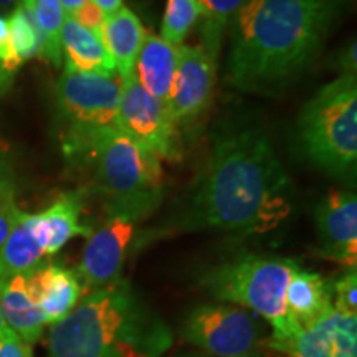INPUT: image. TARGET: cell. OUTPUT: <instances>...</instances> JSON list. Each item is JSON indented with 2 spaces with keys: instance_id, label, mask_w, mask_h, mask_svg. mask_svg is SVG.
<instances>
[{
  "instance_id": "obj_16",
  "label": "cell",
  "mask_w": 357,
  "mask_h": 357,
  "mask_svg": "<svg viewBox=\"0 0 357 357\" xmlns=\"http://www.w3.org/2000/svg\"><path fill=\"white\" fill-rule=\"evenodd\" d=\"M60 40L61 56L65 58V70L79 71V73L118 71L101 37L79 25L73 17L65 15Z\"/></svg>"
},
{
  "instance_id": "obj_26",
  "label": "cell",
  "mask_w": 357,
  "mask_h": 357,
  "mask_svg": "<svg viewBox=\"0 0 357 357\" xmlns=\"http://www.w3.org/2000/svg\"><path fill=\"white\" fill-rule=\"evenodd\" d=\"M333 307L342 314L357 316V273L356 268H347L344 275L331 281Z\"/></svg>"
},
{
  "instance_id": "obj_36",
  "label": "cell",
  "mask_w": 357,
  "mask_h": 357,
  "mask_svg": "<svg viewBox=\"0 0 357 357\" xmlns=\"http://www.w3.org/2000/svg\"><path fill=\"white\" fill-rule=\"evenodd\" d=\"M24 2V8L26 12L32 13L33 12V6H35V0H22Z\"/></svg>"
},
{
  "instance_id": "obj_34",
  "label": "cell",
  "mask_w": 357,
  "mask_h": 357,
  "mask_svg": "<svg viewBox=\"0 0 357 357\" xmlns=\"http://www.w3.org/2000/svg\"><path fill=\"white\" fill-rule=\"evenodd\" d=\"M19 6V0H0V8L2 10H13Z\"/></svg>"
},
{
  "instance_id": "obj_32",
  "label": "cell",
  "mask_w": 357,
  "mask_h": 357,
  "mask_svg": "<svg viewBox=\"0 0 357 357\" xmlns=\"http://www.w3.org/2000/svg\"><path fill=\"white\" fill-rule=\"evenodd\" d=\"M91 2L95 3L98 8H100L105 17L113 15V13L121 10V8L124 7L123 0H91Z\"/></svg>"
},
{
  "instance_id": "obj_27",
  "label": "cell",
  "mask_w": 357,
  "mask_h": 357,
  "mask_svg": "<svg viewBox=\"0 0 357 357\" xmlns=\"http://www.w3.org/2000/svg\"><path fill=\"white\" fill-rule=\"evenodd\" d=\"M22 65H24L22 60L12 50L7 19L0 15V88L8 86L13 75Z\"/></svg>"
},
{
  "instance_id": "obj_8",
  "label": "cell",
  "mask_w": 357,
  "mask_h": 357,
  "mask_svg": "<svg viewBox=\"0 0 357 357\" xmlns=\"http://www.w3.org/2000/svg\"><path fill=\"white\" fill-rule=\"evenodd\" d=\"M187 342L215 357H261L265 329L255 316L230 305H199L181 324Z\"/></svg>"
},
{
  "instance_id": "obj_31",
  "label": "cell",
  "mask_w": 357,
  "mask_h": 357,
  "mask_svg": "<svg viewBox=\"0 0 357 357\" xmlns=\"http://www.w3.org/2000/svg\"><path fill=\"white\" fill-rule=\"evenodd\" d=\"M8 194H15V174L10 158L0 147V197Z\"/></svg>"
},
{
  "instance_id": "obj_28",
  "label": "cell",
  "mask_w": 357,
  "mask_h": 357,
  "mask_svg": "<svg viewBox=\"0 0 357 357\" xmlns=\"http://www.w3.org/2000/svg\"><path fill=\"white\" fill-rule=\"evenodd\" d=\"M22 211L15 204V194H8L0 197V248L6 243L15 223L19 222Z\"/></svg>"
},
{
  "instance_id": "obj_24",
  "label": "cell",
  "mask_w": 357,
  "mask_h": 357,
  "mask_svg": "<svg viewBox=\"0 0 357 357\" xmlns=\"http://www.w3.org/2000/svg\"><path fill=\"white\" fill-rule=\"evenodd\" d=\"M202 8L199 0H167L166 12L160 25V35L167 43L181 45L184 42L190 29L197 24Z\"/></svg>"
},
{
  "instance_id": "obj_2",
  "label": "cell",
  "mask_w": 357,
  "mask_h": 357,
  "mask_svg": "<svg viewBox=\"0 0 357 357\" xmlns=\"http://www.w3.org/2000/svg\"><path fill=\"white\" fill-rule=\"evenodd\" d=\"M339 0H243L231 20L227 82L273 93L301 73L334 24Z\"/></svg>"
},
{
  "instance_id": "obj_12",
  "label": "cell",
  "mask_w": 357,
  "mask_h": 357,
  "mask_svg": "<svg viewBox=\"0 0 357 357\" xmlns=\"http://www.w3.org/2000/svg\"><path fill=\"white\" fill-rule=\"evenodd\" d=\"M321 257L356 268L357 197L352 192H331L314 211Z\"/></svg>"
},
{
  "instance_id": "obj_9",
  "label": "cell",
  "mask_w": 357,
  "mask_h": 357,
  "mask_svg": "<svg viewBox=\"0 0 357 357\" xmlns=\"http://www.w3.org/2000/svg\"><path fill=\"white\" fill-rule=\"evenodd\" d=\"M119 129L162 160H178L182 155L181 136L167 101L146 91L134 73L121 75Z\"/></svg>"
},
{
  "instance_id": "obj_35",
  "label": "cell",
  "mask_w": 357,
  "mask_h": 357,
  "mask_svg": "<svg viewBox=\"0 0 357 357\" xmlns=\"http://www.w3.org/2000/svg\"><path fill=\"white\" fill-rule=\"evenodd\" d=\"M2 284H3V280L0 278V331L6 328V321H3V312H2Z\"/></svg>"
},
{
  "instance_id": "obj_18",
  "label": "cell",
  "mask_w": 357,
  "mask_h": 357,
  "mask_svg": "<svg viewBox=\"0 0 357 357\" xmlns=\"http://www.w3.org/2000/svg\"><path fill=\"white\" fill-rule=\"evenodd\" d=\"M176 63L177 48L158 35L146 33L132 73L149 95L158 100L169 101L174 75H176Z\"/></svg>"
},
{
  "instance_id": "obj_11",
  "label": "cell",
  "mask_w": 357,
  "mask_h": 357,
  "mask_svg": "<svg viewBox=\"0 0 357 357\" xmlns=\"http://www.w3.org/2000/svg\"><path fill=\"white\" fill-rule=\"evenodd\" d=\"M215 60L202 47H178L176 75L169 96V109L174 121L189 124L211 105L215 86Z\"/></svg>"
},
{
  "instance_id": "obj_25",
  "label": "cell",
  "mask_w": 357,
  "mask_h": 357,
  "mask_svg": "<svg viewBox=\"0 0 357 357\" xmlns=\"http://www.w3.org/2000/svg\"><path fill=\"white\" fill-rule=\"evenodd\" d=\"M7 24L12 50L20 58L22 63L29 58L40 55V33L32 13L26 12L24 6L19 3L12 10Z\"/></svg>"
},
{
  "instance_id": "obj_3",
  "label": "cell",
  "mask_w": 357,
  "mask_h": 357,
  "mask_svg": "<svg viewBox=\"0 0 357 357\" xmlns=\"http://www.w3.org/2000/svg\"><path fill=\"white\" fill-rule=\"evenodd\" d=\"M172 342L169 326L119 278L52 326L48 357H162Z\"/></svg>"
},
{
  "instance_id": "obj_29",
  "label": "cell",
  "mask_w": 357,
  "mask_h": 357,
  "mask_svg": "<svg viewBox=\"0 0 357 357\" xmlns=\"http://www.w3.org/2000/svg\"><path fill=\"white\" fill-rule=\"evenodd\" d=\"M0 357H33L32 346L6 326L0 331Z\"/></svg>"
},
{
  "instance_id": "obj_15",
  "label": "cell",
  "mask_w": 357,
  "mask_h": 357,
  "mask_svg": "<svg viewBox=\"0 0 357 357\" xmlns=\"http://www.w3.org/2000/svg\"><path fill=\"white\" fill-rule=\"evenodd\" d=\"M2 312L7 328L30 346L42 337L47 323L30 288L29 273L3 280Z\"/></svg>"
},
{
  "instance_id": "obj_17",
  "label": "cell",
  "mask_w": 357,
  "mask_h": 357,
  "mask_svg": "<svg viewBox=\"0 0 357 357\" xmlns=\"http://www.w3.org/2000/svg\"><path fill=\"white\" fill-rule=\"evenodd\" d=\"M287 311L303 328L316 324L333 307L331 281L296 266L287 288Z\"/></svg>"
},
{
  "instance_id": "obj_7",
  "label": "cell",
  "mask_w": 357,
  "mask_h": 357,
  "mask_svg": "<svg viewBox=\"0 0 357 357\" xmlns=\"http://www.w3.org/2000/svg\"><path fill=\"white\" fill-rule=\"evenodd\" d=\"M121 75L65 70L56 84V101L65 123V154L84 162L98 141L119 129Z\"/></svg>"
},
{
  "instance_id": "obj_13",
  "label": "cell",
  "mask_w": 357,
  "mask_h": 357,
  "mask_svg": "<svg viewBox=\"0 0 357 357\" xmlns=\"http://www.w3.org/2000/svg\"><path fill=\"white\" fill-rule=\"evenodd\" d=\"M29 283L45 323L52 326L63 319L83 296L77 271L53 263H43L29 273Z\"/></svg>"
},
{
  "instance_id": "obj_30",
  "label": "cell",
  "mask_w": 357,
  "mask_h": 357,
  "mask_svg": "<svg viewBox=\"0 0 357 357\" xmlns=\"http://www.w3.org/2000/svg\"><path fill=\"white\" fill-rule=\"evenodd\" d=\"M71 17H73L79 25H83L84 29H88L89 32H93L95 35H98V37H101L105 15H102V12L91 2V0H88V2Z\"/></svg>"
},
{
  "instance_id": "obj_1",
  "label": "cell",
  "mask_w": 357,
  "mask_h": 357,
  "mask_svg": "<svg viewBox=\"0 0 357 357\" xmlns=\"http://www.w3.org/2000/svg\"><path fill=\"white\" fill-rule=\"evenodd\" d=\"M291 208V182L270 137L258 128L217 137L207 166L171 222L177 231L263 234Z\"/></svg>"
},
{
  "instance_id": "obj_37",
  "label": "cell",
  "mask_w": 357,
  "mask_h": 357,
  "mask_svg": "<svg viewBox=\"0 0 357 357\" xmlns=\"http://www.w3.org/2000/svg\"><path fill=\"white\" fill-rule=\"evenodd\" d=\"M333 357H357V354H352V352H344V351H334Z\"/></svg>"
},
{
  "instance_id": "obj_5",
  "label": "cell",
  "mask_w": 357,
  "mask_h": 357,
  "mask_svg": "<svg viewBox=\"0 0 357 357\" xmlns=\"http://www.w3.org/2000/svg\"><path fill=\"white\" fill-rule=\"evenodd\" d=\"M296 261L273 255H243L222 263L204 275L202 284L218 301L234 303L261 316L271 326L275 341L303 328L287 311V288Z\"/></svg>"
},
{
  "instance_id": "obj_22",
  "label": "cell",
  "mask_w": 357,
  "mask_h": 357,
  "mask_svg": "<svg viewBox=\"0 0 357 357\" xmlns=\"http://www.w3.org/2000/svg\"><path fill=\"white\" fill-rule=\"evenodd\" d=\"M199 2L202 8V15H200L202 48L208 56L217 60L223 35L234 20L235 13L242 7L243 0H199Z\"/></svg>"
},
{
  "instance_id": "obj_6",
  "label": "cell",
  "mask_w": 357,
  "mask_h": 357,
  "mask_svg": "<svg viewBox=\"0 0 357 357\" xmlns=\"http://www.w3.org/2000/svg\"><path fill=\"white\" fill-rule=\"evenodd\" d=\"M300 144L312 164L334 176L351 174L357 160V83L342 73L307 102L300 118Z\"/></svg>"
},
{
  "instance_id": "obj_33",
  "label": "cell",
  "mask_w": 357,
  "mask_h": 357,
  "mask_svg": "<svg viewBox=\"0 0 357 357\" xmlns=\"http://www.w3.org/2000/svg\"><path fill=\"white\" fill-rule=\"evenodd\" d=\"M88 0H60L61 7H63V10L66 15H73V13H77L79 8H82L84 3H86Z\"/></svg>"
},
{
  "instance_id": "obj_23",
  "label": "cell",
  "mask_w": 357,
  "mask_h": 357,
  "mask_svg": "<svg viewBox=\"0 0 357 357\" xmlns=\"http://www.w3.org/2000/svg\"><path fill=\"white\" fill-rule=\"evenodd\" d=\"M266 347L288 357H333L334 346L329 333L321 323H316L287 339H266Z\"/></svg>"
},
{
  "instance_id": "obj_4",
  "label": "cell",
  "mask_w": 357,
  "mask_h": 357,
  "mask_svg": "<svg viewBox=\"0 0 357 357\" xmlns=\"http://www.w3.org/2000/svg\"><path fill=\"white\" fill-rule=\"evenodd\" d=\"M84 162L93 166L96 192L108 213H123L141 222L160 204V159L121 129L98 141Z\"/></svg>"
},
{
  "instance_id": "obj_21",
  "label": "cell",
  "mask_w": 357,
  "mask_h": 357,
  "mask_svg": "<svg viewBox=\"0 0 357 357\" xmlns=\"http://www.w3.org/2000/svg\"><path fill=\"white\" fill-rule=\"evenodd\" d=\"M33 20L40 33V55L60 68L61 60V26L65 22V10L60 0H35Z\"/></svg>"
},
{
  "instance_id": "obj_19",
  "label": "cell",
  "mask_w": 357,
  "mask_h": 357,
  "mask_svg": "<svg viewBox=\"0 0 357 357\" xmlns=\"http://www.w3.org/2000/svg\"><path fill=\"white\" fill-rule=\"evenodd\" d=\"M144 38V26L131 8L123 7L113 15L105 17L101 40L113 58L119 75L132 73L137 53L141 50Z\"/></svg>"
},
{
  "instance_id": "obj_20",
  "label": "cell",
  "mask_w": 357,
  "mask_h": 357,
  "mask_svg": "<svg viewBox=\"0 0 357 357\" xmlns=\"http://www.w3.org/2000/svg\"><path fill=\"white\" fill-rule=\"evenodd\" d=\"M45 257L47 255L33 230V215L22 212L19 222L0 248V278L32 273L43 265Z\"/></svg>"
},
{
  "instance_id": "obj_10",
  "label": "cell",
  "mask_w": 357,
  "mask_h": 357,
  "mask_svg": "<svg viewBox=\"0 0 357 357\" xmlns=\"http://www.w3.org/2000/svg\"><path fill=\"white\" fill-rule=\"evenodd\" d=\"M137 223L139 222L123 213H108L100 229L88 236L77 270L84 288L95 291L123 278L121 271Z\"/></svg>"
},
{
  "instance_id": "obj_38",
  "label": "cell",
  "mask_w": 357,
  "mask_h": 357,
  "mask_svg": "<svg viewBox=\"0 0 357 357\" xmlns=\"http://www.w3.org/2000/svg\"><path fill=\"white\" fill-rule=\"evenodd\" d=\"M178 357H215V356H199V354H185V356H178Z\"/></svg>"
},
{
  "instance_id": "obj_14",
  "label": "cell",
  "mask_w": 357,
  "mask_h": 357,
  "mask_svg": "<svg viewBox=\"0 0 357 357\" xmlns=\"http://www.w3.org/2000/svg\"><path fill=\"white\" fill-rule=\"evenodd\" d=\"M82 194L66 192L47 211L33 215V230L45 255H55L73 236H89L93 234L91 227L82 223Z\"/></svg>"
}]
</instances>
